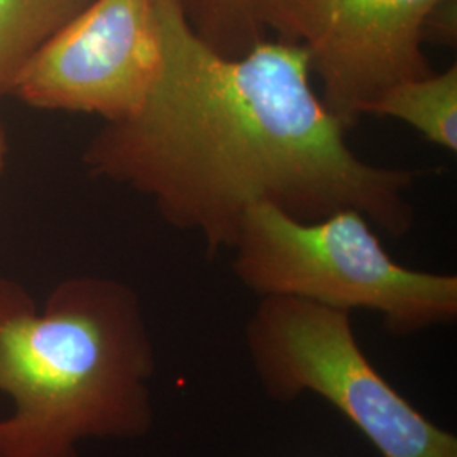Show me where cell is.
<instances>
[{
	"mask_svg": "<svg viewBox=\"0 0 457 457\" xmlns=\"http://www.w3.org/2000/svg\"><path fill=\"white\" fill-rule=\"evenodd\" d=\"M442 0H266L262 24L309 53L322 102L347 128L396 83L430 75L427 22Z\"/></svg>",
	"mask_w": 457,
	"mask_h": 457,
	"instance_id": "5b68a950",
	"label": "cell"
},
{
	"mask_svg": "<svg viewBox=\"0 0 457 457\" xmlns=\"http://www.w3.org/2000/svg\"><path fill=\"white\" fill-rule=\"evenodd\" d=\"M366 115L398 119L428 143L456 153L457 65L393 85L366 109Z\"/></svg>",
	"mask_w": 457,
	"mask_h": 457,
	"instance_id": "52a82bcc",
	"label": "cell"
},
{
	"mask_svg": "<svg viewBox=\"0 0 457 457\" xmlns=\"http://www.w3.org/2000/svg\"><path fill=\"white\" fill-rule=\"evenodd\" d=\"M92 0H0V97L49 37Z\"/></svg>",
	"mask_w": 457,
	"mask_h": 457,
	"instance_id": "ba28073f",
	"label": "cell"
},
{
	"mask_svg": "<svg viewBox=\"0 0 457 457\" xmlns=\"http://www.w3.org/2000/svg\"><path fill=\"white\" fill-rule=\"evenodd\" d=\"M232 249L236 277L260 298L295 296L376 312L393 336L457 319V277L393 262L373 224L351 209L305 222L258 204L245 213Z\"/></svg>",
	"mask_w": 457,
	"mask_h": 457,
	"instance_id": "3957f363",
	"label": "cell"
},
{
	"mask_svg": "<svg viewBox=\"0 0 457 457\" xmlns=\"http://www.w3.org/2000/svg\"><path fill=\"white\" fill-rule=\"evenodd\" d=\"M164 63L145 105L105 122L87 170L149 196L164 220L196 232L212 258L232 249L245 213L271 204L298 220L361 212L392 236L413 226L417 171L376 166L311 83L309 53L264 39L228 58L202 41L175 0H160Z\"/></svg>",
	"mask_w": 457,
	"mask_h": 457,
	"instance_id": "6da1fadb",
	"label": "cell"
},
{
	"mask_svg": "<svg viewBox=\"0 0 457 457\" xmlns=\"http://www.w3.org/2000/svg\"><path fill=\"white\" fill-rule=\"evenodd\" d=\"M245 341L270 398H324L381 457H457L456 434L427 419L366 358L351 312L295 296H262Z\"/></svg>",
	"mask_w": 457,
	"mask_h": 457,
	"instance_id": "277c9868",
	"label": "cell"
},
{
	"mask_svg": "<svg viewBox=\"0 0 457 457\" xmlns=\"http://www.w3.org/2000/svg\"><path fill=\"white\" fill-rule=\"evenodd\" d=\"M5 160H7V134H5V128L2 122V115H0V175L4 171Z\"/></svg>",
	"mask_w": 457,
	"mask_h": 457,
	"instance_id": "30bf717a",
	"label": "cell"
},
{
	"mask_svg": "<svg viewBox=\"0 0 457 457\" xmlns=\"http://www.w3.org/2000/svg\"><path fill=\"white\" fill-rule=\"evenodd\" d=\"M156 358L139 298L100 277L62 281L37 311L0 278V457H80L88 439L153 428Z\"/></svg>",
	"mask_w": 457,
	"mask_h": 457,
	"instance_id": "7a4b0ae2",
	"label": "cell"
},
{
	"mask_svg": "<svg viewBox=\"0 0 457 457\" xmlns=\"http://www.w3.org/2000/svg\"><path fill=\"white\" fill-rule=\"evenodd\" d=\"M163 63L160 0H92L34 53L7 96L115 122L145 105Z\"/></svg>",
	"mask_w": 457,
	"mask_h": 457,
	"instance_id": "8992f818",
	"label": "cell"
},
{
	"mask_svg": "<svg viewBox=\"0 0 457 457\" xmlns=\"http://www.w3.org/2000/svg\"><path fill=\"white\" fill-rule=\"evenodd\" d=\"M194 33L222 56L237 58L266 39V0H175Z\"/></svg>",
	"mask_w": 457,
	"mask_h": 457,
	"instance_id": "9c48e42d",
	"label": "cell"
}]
</instances>
